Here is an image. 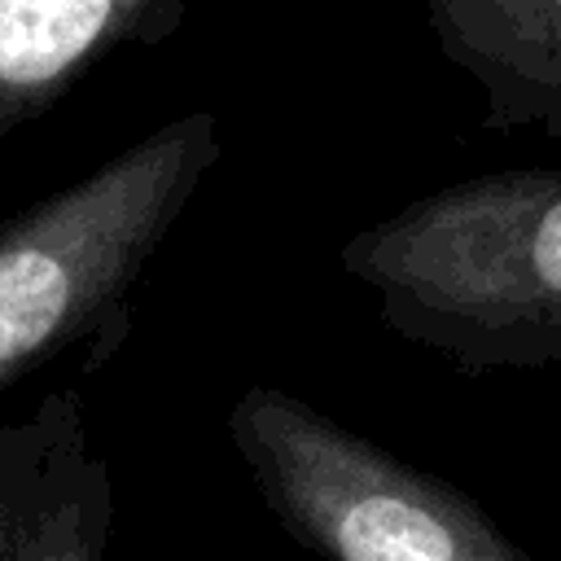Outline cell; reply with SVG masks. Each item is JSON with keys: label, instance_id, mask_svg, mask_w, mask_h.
I'll return each mask as SVG.
<instances>
[{"label": "cell", "instance_id": "obj_1", "mask_svg": "<svg viewBox=\"0 0 561 561\" xmlns=\"http://www.w3.org/2000/svg\"><path fill=\"white\" fill-rule=\"evenodd\" d=\"M377 320L465 377L561 368V171L443 184L342 241Z\"/></svg>", "mask_w": 561, "mask_h": 561}, {"label": "cell", "instance_id": "obj_2", "mask_svg": "<svg viewBox=\"0 0 561 561\" xmlns=\"http://www.w3.org/2000/svg\"><path fill=\"white\" fill-rule=\"evenodd\" d=\"M219 158L215 114L193 110L0 224V394L66 346H88L83 373L123 351L127 294Z\"/></svg>", "mask_w": 561, "mask_h": 561}, {"label": "cell", "instance_id": "obj_3", "mask_svg": "<svg viewBox=\"0 0 561 561\" xmlns=\"http://www.w3.org/2000/svg\"><path fill=\"white\" fill-rule=\"evenodd\" d=\"M228 438L280 530L320 561H535L473 495L280 386H245Z\"/></svg>", "mask_w": 561, "mask_h": 561}, {"label": "cell", "instance_id": "obj_4", "mask_svg": "<svg viewBox=\"0 0 561 561\" xmlns=\"http://www.w3.org/2000/svg\"><path fill=\"white\" fill-rule=\"evenodd\" d=\"M114 473L75 386L0 425V561H105Z\"/></svg>", "mask_w": 561, "mask_h": 561}, {"label": "cell", "instance_id": "obj_5", "mask_svg": "<svg viewBox=\"0 0 561 561\" xmlns=\"http://www.w3.org/2000/svg\"><path fill=\"white\" fill-rule=\"evenodd\" d=\"M184 22V0H0V140L48 114L110 53L153 48Z\"/></svg>", "mask_w": 561, "mask_h": 561}]
</instances>
